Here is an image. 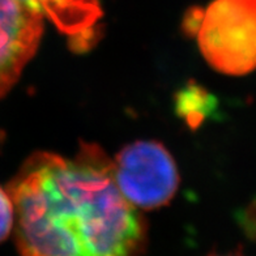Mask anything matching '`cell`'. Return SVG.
<instances>
[{"mask_svg": "<svg viewBox=\"0 0 256 256\" xmlns=\"http://www.w3.org/2000/svg\"><path fill=\"white\" fill-rule=\"evenodd\" d=\"M21 256H138L140 213L124 199L112 161L85 144L74 158L38 152L8 187Z\"/></svg>", "mask_w": 256, "mask_h": 256, "instance_id": "6da1fadb", "label": "cell"}, {"mask_svg": "<svg viewBox=\"0 0 256 256\" xmlns=\"http://www.w3.org/2000/svg\"><path fill=\"white\" fill-rule=\"evenodd\" d=\"M213 70L243 76L256 70V0H213L183 22Z\"/></svg>", "mask_w": 256, "mask_h": 256, "instance_id": "7a4b0ae2", "label": "cell"}, {"mask_svg": "<svg viewBox=\"0 0 256 256\" xmlns=\"http://www.w3.org/2000/svg\"><path fill=\"white\" fill-rule=\"evenodd\" d=\"M119 191L135 208L152 210L166 206L179 184L176 161L154 140H138L122 149L112 162Z\"/></svg>", "mask_w": 256, "mask_h": 256, "instance_id": "3957f363", "label": "cell"}, {"mask_svg": "<svg viewBox=\"0 0 256 256\" xmlns=\"http://www.w3.org/2000/svg\"><path fill=\"white\" fill-rule=\"evenodd\" d=\"M44 18L18 0H0V98L14 85L34 56Z\"/></svg>", "mask_w": 256, "mask_h": 256, "instance_id": "277c9868", "label": "cell"}, {"mask_svg": "<svg viewBox=\"0 0 256 256\" xmlns=\"http://www.w3.org/2000/svg\"><path fill=\"white\" fill-rule=\"evenodd\" d=\"M28 10L48 18L66 34L74 50L96 44L102 8L98 0H18Z\"/></svg>", "mask_w": 256, "mask_h": 256, "instance_id": "5b68a950", "label": "cell"}, {"mask_svg": "<svg viewBox=\"0 0 256 256\" xmlns=\"http://www.w3.org/2000/svg\"><path fill=\"white\" fill-rule=\"evenodd\" d=\"M179 112L188 123H199L210 110V97L202 88H187L179 97Z\"/></svg>", "mask_w": 256, "mask_h": 256, "instance_id": "8992f818", "label": "cell"}, {"mask_svg": "<svg viewBox=\"0 0 256 256\" xmlns=\"http://www.w3.org/2000/svg\"><path fill=\"white\" fill-rule=\"evenodd\" d=\"M14 228V206L7 190L0 187V242L8 238Z\"/></svg>", "mask_w": 256, "mask_h": 256, "instance_id": "52a82bcc", "label": "cell"}, {"mask_svg": "<svg viewBox=\"0 0 256 256\" xmlns=\"http://www.w3.org/2000/svg\"><path fill=\"white\" fill-rule=\"evenodd\" d=\"M212 256H220V255H212ZM230 256H232V255H230Z\"/></svg>", "mask_w": 256, "mask_h": 256, "instance_id": "ba28073f", "label": "cell"}]
</instances>
